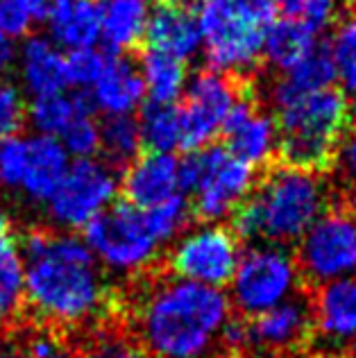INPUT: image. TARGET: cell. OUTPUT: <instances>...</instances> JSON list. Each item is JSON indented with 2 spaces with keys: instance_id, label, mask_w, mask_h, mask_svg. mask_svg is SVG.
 Listing matches in <instances>:
<instances>
[{
  "instance_id": "27",
  "label": "cell",
  "mask_w": 356,
  "mask_h": 358,
  "mask_svg": "<svg viewBox=\"0 0 356 358\" xmlns=\"http://www.w3.org/2000/svg\"><path fill=\"white\" fill-rule=\"evenodd\" d=\"M138 131H141V145H145L150 152H173L182 141L180 109L175 105L148 102L141 111Z\"/></svg>"
},
{
  "instance_id": "7",
  "label": "cell",
  "mask_w": 356,
  "mask_h": 358,
  "mask_svg": "<svg viewBox=\"0 0 356 358\" xmlns=\"http://www.w3.org/2000/svg\"><path fill=\"white\" fill-rule=\"evenodd\" d=\"M313 290L295 288L284 301L245 317L243 358H297L313 345Z\"/></svg>"
},
{
  "instance_id": "12",
  "label": "cell",
  "mask_w": 356,
  "mask_h": 358,
  "mask_svg": "<svg viewBox=\"0 0 356 358\" xmlns=\"http://www.w3.org/2000/svg\"><path fill=\"white\" fill-rule=\"evenodd\" d=\"M238 259L241 243L232 229L222 224H207L180 241L166 261V268L180 279L222 288L232 281Z\"/></svg>"
},
{
  "instance_id": "15",
  "label": "cell",
  "mask_w": 356,
  "mask_h": 358,
  "mask_svg": "<svg viewBox=\"0 0 356 358\" xmlns=\"http://www.w3.org/2000/svg\"><path fill=\"white\" fill-rule=\"evenodd\" d=\"M225 148L252 168L268 164L277 155L279 131L275 118L259 111L250 96H238L222 122Z\"/></svg>"
},
{
  "instance_id": "17",
  "label": "cell",
  "mask_w": 356,
  "mask_h": 358,
  "mask_svg": "<svg viewBox=\"0 0 356 358\" xmlns=\"http://www.w3.org/2000/svg\"><path fill=\"white\" fill-rule=\"evenodd\" d=\"M180 162L171 152H148L138 155L127 166L123 177L125 202L136 209H150L180 191Z\"/></svg>"
},
{
  "instance_id": "16",
  "label": "cell",
  "mask_w": 356,
  "mask_h": 358,
  "mask_svg": "<svg viewBox=\"0 0 356 358\" xmlns=\"http://www.w3.org/2000/svg\"><path fill=\"white\" fill-rule=\"evenodd\" d=\"M195 5L198 0H157L148 14L143 36L148 48L182 62L195 57L202 48Z\"/></svg>"
},
{
  "instance_id": "40",
  "label": "cell",
  "mask_w": 356,
  "mask_h": 358,
  "mask_svg": "<svg viewBox=\"0 0 356 358\" xmlns=\"http://www.w3.org/2000/svg\"><path fill=\"white\" fill-rule=\"evenodd\" d=\"M16 62V48L14 41L9 36L0 34V75L12 69V64Z\"/></svg>"
},
{
  "instance_id": "28",
  "label": "cell",
  "mask_w": 356,
  "mask_h": 358,
  "mask_svg": "<svg viewBox=\"0 0 356 358\" xmlns=\"http://www.w3.org/2000/svg\"><path fill=\"white\" fill-rule=\"evenodd\" d=\"M339 80L336 75V62L327 45L318 43L315 48L306 55L302 62H297L293 69L286 73L284 82L297 91H320L334 87Z\"/></svg>"
},
{
  "instance_id": "8",
  "label": "cell",
  "mask_w": 356,
  "mask_h": 358,
  "mask_svg": "<svg viewBox=\"0 0 356 358\" xmlns=\"http://www.w3.org/2000/svg\"><path fill=\"white\" fill-rule=\"evenodd\" d=\"M229 284L234 313L241 317L264 313L299 288L293 254L273 245L250 248L241 254Z\"/></svg>"
},
{
  "instance_id": "10",
  "label": "cell",
  "mask_w": 356,
  "mask_h": 358,
  "mask_svg": "<svg viewBox=\"0 0 356 358\" xmlns=\"http://www.w3.org/2000/svg\"><path fill=\"white\" fill-rule=\"evenodd\" d=\"M89 248L111 268L136 270L155 257L157 243L145 227L143 211L127 202H118L84 224Z\"/></svg>"
},
{
  "instance_id": "31",
  "label": "cell",
  "mask_w": 356,
  "mask_h": 358,
  "mask_svg": "<svg viewBox=\"0 0 356 358\" xmlns=\"http://www.w3.org/2000/svg\"><path fill=\"white\" fill-rule=\"evenodd\" d=\"M23 306V266L16 243L0 248V320L18 313Z\"/></svg>"
},
{
  "instance_id": "1",
  "label": "cell",
  "mask_w": 356,
  "mask_h": 358,
  "mask_svg": "<svg viewBox=\"0 0 356 358\" xmlns=\"http://www.w3.org/2000/svg\"><path fill=\"white\" fill-rule=\"evenodd\" d=\"M116 299L125 322L132 320L129 336L143 358H229L222 329L232 301L220 288L175 279L168 268L148 263Z\"/></svg>"
},
{
  "instance_id": "25",
  "label": "cell",
  "mask_w": 356,
  "mask_h": 358,
  "mask_svg": "<svg viewBox=\"0 0 356 358\" xmlns=\"http://www.w3.org/2000/svg\"><path fill=\"white\" fill-rule=\"evenodd\" d=\"M93 107L89 96H64L59 93H45V96H34L30 109L25 111V118H30L32 127L43 136H59L66 129L69 122L75 118L80 109Z\"/></svg>"
},
{
  "instance_id": "33",
  "label": "cell",
  "mask_w": 356,
  "mask_h": 358,
  "mask_svg": "<svg viewBox=\"0 0 356 358\" xmlns=\"http://www.w3.org/2000/svg\"><path fill=\"white\" fill-rule=\"evenodd\" d=\"M48 0H0V34L16 39L45 16Z\"/></svg>"
},
{
  "instance_id": "6",
  "label": "cell",
  "mask_w": 356,
  "mask_h": 358,
  "mask_svg": "<svg viewBox=\"0 0 356 358\" xmlns=\"http://www.w3.org/2000/svg\"><path fill=\"white\" fill-rule=\"evenodd\" d=\"M297 284L315 290L356 270V213L348 204H332L295 243Z\"/></svg>"
},
{
  "instance_id": "11",
  "label": "cell",
  "mask_w": 356,
  "mask_h": 358,
  "mask_svg": "<svg viewBox=\"0 0 356 358\" xmlns=\"http://www.w3.org/2000/svg\"><path fill=\"white\" fill-rule=\"evenodd\" d=\"M186 100L180 107V150L195 152L207 148L220 134L241 89L234 75L220 71H200L191 82H186Z\"/></svg>"
},
{
  "instance_id": "41",
  "label": "cell",
  "mask_w": 356,
  "mask_h": 358,
  "mask_svg": "<svg viewBox=\"0 0 356 358\" xmlns=\"http://www.w3.org/2000/svg\"><path fill=\"white\" fill-rule=\"evenodd\" d=\"M12 243H16L12 222H9L7 215L0 211V248H5V245H12Z\"/></svg>"
},
{
  "instance_id": "39",
  "label": "cell",
  "mask_w": 356,
  "mask_h": 358,
  "mask_svg": "<svg viewBox=\"0 0 356 358\" xmlns=\"http://www.w3.org/2000/svg\"><path fill=\"white\" fill-rule=\"evenodd\" d=\"M241 5L250 7L252 12L259 14L264 21H273L275 18V12H277V0H238Z\"/></svg>"
},
{
  "instance_id": "44",
  "label": "cell",
  "mask_w": 356,
  "mask_h": 358,
  "mask_svg": "<svg viewBox=\"0 0 356 358\" xmlns=\"http://www.w3.org/2000/svg\"><path fill=\"white\" fill-rule=\"evenodd\" d=\"M354 3H356V0H354Z\"/></svg>"
},
{
  "instance_id": "26",
  "label": "cell",
  "mask_w": 356,
  "mask_h": 358,
  "mask_svg": "<svg viewBox=\"0 0 356 358\" xmlns=\"http://www.w3.org/2000/svg\"><path fill=\"white\" fill-rule=\"evenodd\" d=\"M141 131L132 114L107 116L100 125V148L109 166L127 168L141 152Z\"/></svg>"
},
{
  "instance_id": "43",
  "label": "cell",
  "mask_w": 356,
  "mask_h": 358,
  "mask_svg": "<svg viewBox=\"0 0 356 358\" xmlns=\"http://www.w3.org/2000/svg\"><path fill=\"white\" fill-rule=\"evenodd\" d=\"M297 358H315V356H308V354H306V356H297Z\"/></svg>"
},
{
  "instance_id": "22",
  "label": "cell",
  "mask_w": 356,
  "mask_h": 358,
  "mask_svg": "<svg viewBox=\"0 0 356 358\" xmlns=\"http://www.w3.org/2000/svg\"><path fill=\"white\" fill-rule=\"evenodd\" d=\"M318 45V30L297 18H279L266 25L264 34V57L277 71L288 73L297 62H302Z\"/></svg>"
},
{
  "instance_id": "20",
  "label": "cell",
  "mask_w": 356,
  "mask_h": 358,
  "mask_svg": "<svg viewBox=\"0 0 356 358\" xmlns=\"http://www.w3.org/2000/svg\"><path fill=\"white\" fill-rule=\"evenodd\" d=\"M69 171V152L55 136L27 138V162L21 188L32 200H50Z\"/></svg>"
},
{
  "instance_id": "38",
  "label": "cell",
  "mask_w": 356,
  "mask_h": 358,
  "mask_svg": "<svg viewBox=\"0 0 356 358\" xmlns=\"http://www.w3.org/2000/svg\"><path fill=\"white\" fill-rule=\"evenodd\" d=\"M332 166L345 184H356V127L341 136Z\"/></svg>"
},
{
  "instance_id": "24",
  "label": "cell",
  "mask_w": 356,
  "mask_h": 358,
  "mask_svg": "<svg viewBox=\"0 0 356 358\" xmlns=\"http://www.w3.org/2000/svg\"><path fill=\"white\" fill-rule=\"evenodd\" d=\"M138 73H141L143 89L150 96V102H162V105H175V100L182 96L186 82H189L182 59L150 48L143 52Z\"/></svg>"
},
{
  "instance_id": "2",
  "label": "cell",
  "mask_w": 356,
  "mask_h": 358,
  "mask_svg": "<svg viewBox=\"0 0 356 358\" xmlns=\"http://www.w3.org/2000/svg\"><path fill=\"white\" fill-rule=\"evenodd\" d=\"M23 297L36 327L69 336L87 320H105L114 308L111 293L102 288L96 259L75 236L50 229H30L23 238Z\"/></svg>"
},
{
  "instance_id": "3",
  "label": "cell",
  "mask_w": 356,
  "mask_h": 358,
  "mask_svg": "<svg viewBox=\"0 0 356 358\" xmlns=\"http://www.w3.org/2000/svg\"><path fill=\"white\" fill-rule=\"evenodd\" d=\"M332 195L322 173L290 166L270 168L232 215L229 229L243 243L295 248L306 229L329 209Z\"/></svg>"
},
{
  "instance_id": "34",
  "label": "cell",
  "mask_w": 356,
  "mask_h": 358,
  "mask_svg": "<svg viewBox=\"0 0 356 358\" xmlns=\"http://www.w3.org/2000/svg\"><path fill=\"white\" fill-rule=\"evenodd\" d=\"M107 55L96 50L93 45L89 48L69 50L64 55V69H66V84L78 89H91V84L98 80V75L105 69Z\"/></svg>"
},
{
  "instance_id": "19",
  "label": "cell",
  "mask_w": 356,
  "mask_h": 358,
  "mask_svg": "<svg viewBox=\"0 0 356 358\" xmlns=\"http://www.w3.org/2000/svg\"><path fill=\"white\" fill-rule=\"evenodd\" d=\"M43 18L55 43L69 50L89 48L100 39L98 0H48Z\"/></svg>"
},
{
  "instance_id": "18",
  "label": "cell",
  "mask_w": 356,
  "mask_h": 358,
  "mask_svg": "<svg viewBox=\"0 0 356 358\" xmlns=\"http://www.w3.org/2000/svg\"><path fill=\"white\" fill-rule=\"evenodd\" d=\"M145 96L138 69L123 57H107L105 69L91 84V105L107 116H125L141 105Z\"/></svg>"
},
{
  "instance_id": "35",
  "label": "cell",
  "mask_w": 356,
  "mask_h": 358,
  "mask_svg": "<svg viewBox=\"0 0 356 358\" xmlns=\"http://www.w3.org/2000/svg\"><path fill=\"white\" fill-rule=\"evenodd\" d=\"M343 0H277V9L288 18H297L320 32L339 16Z\"/></svg>"
},
{
  "instance_id": "32",
  "label": "cell",
  "mask_w": 356,
  "mask_h": 358,
  "mask_svg": "<svg viewBox=\"0 0 356 358\" xmlns=\"http://www.w3.org/2000/svg\"><path fill=\"white\" fill-rule=\"evenodd\" d=\"M91 111L93 107L80 109L66 125V129L59 134V143L64 145V150L78 159H91V155L100 148V125Z\"/></svg>"
},
{
  "instance_id": "13",
  "label": "cell",
  "mask_w": 356,
  "mask_h": 358,
  "mask_svg": "<svg viewBox=\"0 0 356 358\" xmlns=\"http://www.w3.org/2000/svg\"><path fill=\"white\" fill-rule=\"evenodd\" d=\"M313 345L308 356H356V277L327 281L313 290Z\"/></svg>"
},
{
  "instance_id": "21",
  "label": "cell",
  "mask_w": 356,
  "mask_h": 358,
  "mask_svg": "<svg viewBox=\"0 0 356 358\" xmlns=\"http://www.w3.org/2000/svg\"><path fill=\"white\" fill-rule=\"evenodd\" d=\"M100 36L109 50H134L145 36L150 7L145 0H100Z\"/></svg>"
},
{
  "instance_id": "4",
  "label": "cell",
  "mask_w": 356,
  "mask_h": 358,
  "mask_svg": "<svg viewBox=\"0 0 356 358\" xmlns=\"http://www.w3.org/2000/svg\"><path fill=\"white\" fill-rule=\"evenodd\" d=\"M273 105L282 164L311 173L332 168L336 148L350 122L348 96L334 87L297 91L282 80L273 89Z\"/></svg>"
},
{
  "instance_id": "14",
  "label": "cell",
  "mask_w": 356,
  "mask_h": 358,
  "mask_svg": "<svg viewBox=\"0 0 356 358\" xmlns=\"http://www.w3.org/2000/svg\"><path fill=\"white\" fill-rule=\"evenodd\" d=\"M114 193L116 177L109 166L78 159L50 195V213L64 227H84L93 215L107 209Z\"/></svg>"
},
{
  "instance_id": "5",
  "label": "cell",
  "mask_w": 356,
  "mask_h": 358,
  "mask_svg": "<svg viewBox=\"0 0 356 358\" xmlns=\"http://www.w3.org/2000/svg\"><path fill=\"white\" fill-rule=\"evenodd\" d=\"M195 16L213 71L238 75L255 69L264 52L268 21L238 0H198Z\"/></svg>"
},
{
  "instance_id": "23",
  "label": "cell",
  "mask_w": 356,
  "mask_h": 358,
  "mask_svg": "<svg viewBox=\"0 0 356 358\" xmlns=\"http://www.w3.org/2000/svg\"><path fill=\"white\" fill-rule=\"evenodd\" d=\"M21 75L27 91L34 96L59 93L69 87L64 55L43 36H32L21 48Z\"/></svg>"
},
{
  "instance_id": "36",
  "label": "cell",
  "mask_w": 356,
  "mask_h": 358,
  "mask_svg": "<svg viewBox=\"0 0 356 358\" xmlns=\"http://www.w3.org/2000/svg\"><path fill=\"white\" fill-rule=\"evenodd\" d=\"M27 162V138L7 136L0 141V184L9 188L21 186Z\"/></svg>"
},
{
  "instance_id": "42",
  "label": "cell",
  "mask_w": 356,
  "mask_h": 358,
  "mask_svg": "<svg viewBox=\"0 0 356 358\" xmlns=\"http://www.w3.org/2000/svg\"><path fill=\"white\" fill-rule=\"evenodd\" d=\"M350 209H356V184H352V204H348Z\"/></svg>"
},
{
  "instance_id": "37",
  "label": "cell",
  "mask_w": 356,
  "mask_h": 358,
  "mask_svg": "<svg viewBox=\"0 0 356 358\" xmlns=\"http://www.w3.org/2000/svg\"><path fill=\"white\" fill-rule=\"evenodd\" d=\"M25 122V102L9 82H0V138L14 136Z\"/></svg>"
},
{
  "instance_id": "30",
  "label": "cell",
  "mask_w": 356,
  "mask_h": 358,
  "mask_svg": "<svg viewBox=\"0 0 356 358\" xmlns=\"http://www.w3.org/2000/svg\"><path fill=\"white\" fill-rule=\"evenodd\" d=\"M141 211H143L145 227L157 245L173 241L177 234L189 227V220L193 215L191 204L186 202V197L180 193L155 204V206H150V209H141Z\"/></svg>"
},
{
  "instance_id": "9",
  "label": "cell",
  "mask_w": 356,
  "mask_h": 358,
  "mask_svg": "<svg viewBox=\"0 0 356 358\" xmlns=\"http://www.w3.org/2000/svg\"><path fill=\"white\" fill-rule=\"evenodd\" d=\"M195 162H198V184L193 188L195 200L191 204V213L200 222H213L222 215H229L257 184L255 168L243 164L222 145L195 150Z\"/></svg>"
},
{
  "instance_id": "29",
  "label": "cell",
  "mask_w": 356,
  "mask_h": 358,
  "mask_svg": "<svg viewBox=\"0 0 356 358\" xmlns=\"http://www.w3.org/2000/svg\"><path fill=\"white\" fill-rule=\"evenodd\" d=\"M327 48L336 62V75L343 84V93L356 100V14L345 16L336 23Z\"/></svg>"
}]
</instances>
